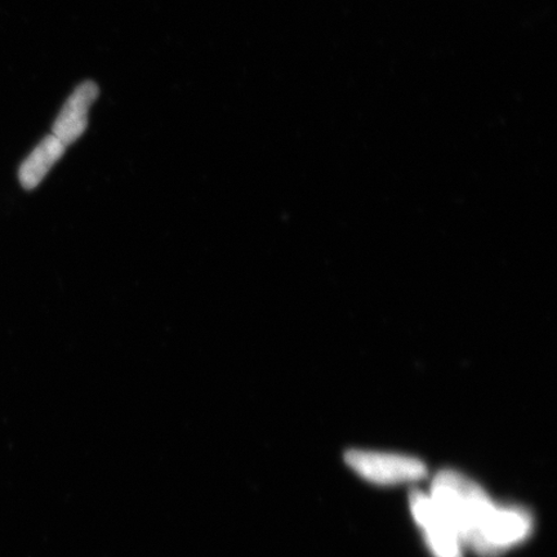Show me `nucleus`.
Segmentation results:
<instances>
[{
    "label": "nucleus",
    "mask_w": 557,
    "mask_h": 557,
    "mask_svg": "<svg viewBox=\"0 0 557 557\" xmlns=\"http://www.w3.org/2000/svg\"><path fill=\"white\" fill-rule=\"evenodd\" d=\"M431 498L456 529L465 548L482 557H492L491 541L500 506L484 487L465 473L442 470L429 492Z\"/></svg>",
    "instance_id": "1"
},
{
    "label": "nucleus",
    "mask_w": 557,
    "mask_h": 557,
    "mask_svg": "<svg viewBox=\"0 0 557 557\" xmlns=\"http://www.w3.org/2000/svg\"><path fill=\"white\" fill-rule=\"evenodd\" d=\"M345 461L354 472L369 483L379 485H400L420 482L428 476V468L421 459L366 449H351Z\"/></svg>",
    "instance_id": "2"
},
{
    "label": "nucleus",
    "mask_w": 557,
    "mask_h": 557,
    "mask_svg": "<svg viewBox=\"0 0 557 557\" xmlns=\"http://www.w3.org/2000/svg\"><path fill=\"white\" fill-rule=\"evenodd\" d=\"M409 506L434 557H463L461 539L429 493L413 491Z\"/></svg>",
    "instance_id": "3"
},
{
    "label": "nucleus",
    "mask_w": 557,
    "mask_h": 557,
    "mask_svg": "<svg viewBox=\"0 0 557 557\" xmlns=\"http://www.w3.org/2000/svg\"><path fill=\"white\" fill-rule=\"evenodd\" d=\"M100 89L94 82L82 83L69 97L53 124V136L65 146L78 139L88 125L89 109L99 97Z\"/></svg>",
    "instance_id": "4"
},
{
    "label": "nucleus",
    "mask_w": 557,
    "mask_h": 557,
    "mask_svg": "<svg viewBox=\"0 0 557 557\" xmlns=\"http://www.w3.org/2000/svg\"><path fill=\"white\" fill-rule=\"evenodd\" d=\"M66 146L53 135L47 136L21 164L18 178L27 190L35 189L64 156Z\"/></svg>",
    "instance_id": "5"
}]
</instances>
